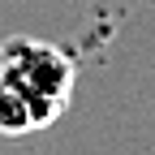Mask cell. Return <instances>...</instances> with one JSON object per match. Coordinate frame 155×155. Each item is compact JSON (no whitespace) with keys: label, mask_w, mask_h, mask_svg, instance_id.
I'll list each match as a JSON object with an SVG mask.
<instances>
[{"label":"cell","mask_w":155,"mask_h":155,"mask_svg":"<svg viewBox=\"0 0 155 155\" xmlns=\"http://www.w3.org/2000/svg\"><path fill=\"white\" fill-rule=\"evenodd\" d=\"M78 82V65L65 48L48 39L13 35L0 43V134H35L48 129L69 108Z\"/></svg>","instance_id":"cell-1"}]
</instances>
